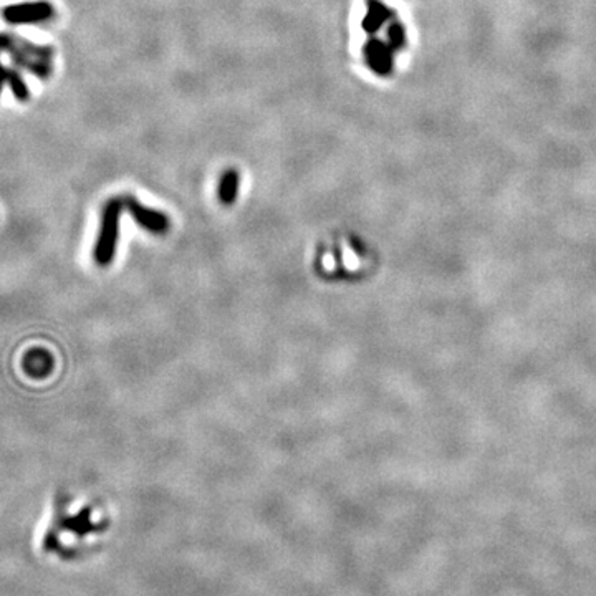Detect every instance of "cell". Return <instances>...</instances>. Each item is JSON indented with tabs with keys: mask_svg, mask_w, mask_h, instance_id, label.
<instances>
[{
	"mask_svg": "<svg viewBox=\"0 0 596 596\" xmlns=\"http://www.w3.org/2000/svg\"><path fill=\"white\" fill-rule=\"evenodd\" d=\"M2 48L19 67L25 68L40 78H48L52 73L53 50L45 45H36L17 35H2Z\"/></svg>",
	"mask_w": 596,
	"mask_h": 596,
	"instance_id": "cell-1",
	"label": "cell"
},
{
	"mask_svg": "<svg viewBox=\"0 0 596 596\" xmlns=\"http://www.w3.org/2000/svg\"><path fill=\"white\" fill-rule=\"evenodd\" d=\"M123 207L125 202L121 199L114 198L105 204L103 212H101V226L100 232H98L95 251H93L95 252L96 264L101 265V267L111 264L114 254H116L118 235H120V219Z\"/></svg>",
	"mask_w": 596,
	"mask_h": 596,
	"instance_id": "cell-2",
	"label": "cell"
},
{
	"mask_svg": "<svg viewBox=\"0 0 596 596\" xmlns=\"http://www.w3.org/2000/svg\"><path fill=\"white\" fill-rule=\"evenodd\" d=\"M55 9L47 0H36V2L15 3L3 9V19L10 25H20V23H39L52 19Z\"/></svg>",
	"mask_w": 596,
	"mask_h": 596,
	"instance_id": "cell-3",
	"label": "cell"
},
{
	"mask_svg": "<svg viewBox=\"0 0 596 596\" xmlns=\"http://www.w3.org/2000/svg\"><path fill=\"white\" fill-rule=\"evenodd\" d=\"M60 532H68L72 535H75V537H88V535L101 532V525H98L93 522L92 518V510L89 509H81L80 512H76L75 515L70 517H63L62 520L58 522V525H56L55 532L53 530H48L47 535H45L43 542L50 540V538L56 537Z\"/></svg>",
	"mask_w": 596,
	"mask_h": 596,
	"instance_id": "cell-4",
	"label": "cell"
},
{
	"mask_svg": "<svg viewBox=\"0 0 596 596\" xmlns=\"http://www.w3.org/2000/svg\"><path fill=\"white\" fill-rule=\"evenodd\" d=\"M123 202L126 211L131 214V217L148 232H153V234H164L167 228H169V219H167V215L162 214L161 211L145 207L134 198H125Z\"/></svg>",
	"mask_w": 596,
	"mask_h": 596,
	"instance_id": "cell-5",
	"label": "cell"
},
{
	"mask_svg": "<svg viewBox=\"0 0 596 596\" xmlns=\"http://www.w3.org/2000/svg\"><path fill=\"white\" fill-rule=\"evenodd\" d=\"M239 184H240L239 173H237L235 169H227L219 181L217 195L220 204H224V206H232V204L235 202L237 194H239Z\"/></svg>",
	"mask_w": 596,
	"mask_h": 596,
	"instance_id": "cell-6",
	"label": "cell"
},
{
	"mask_svg": "<svg viewBox=\"0 0 596 596\" xmlns=\"http://www.w3.org/2000/svg\"><path fill=\"white\" fill-rule=\"evenodd\" d=\"M3 80L6 85L10 88L12 95L17 98L19 101H27L30 98V92H28L27 83L23 81L22 76L19 75V72H15L14 68L3 67Z\"/></svg>",
	"mask_w": 596,
	"mask_h": 596,
	"instance_id": "cell-7",
	"label": "cell"
}]
</instances>
